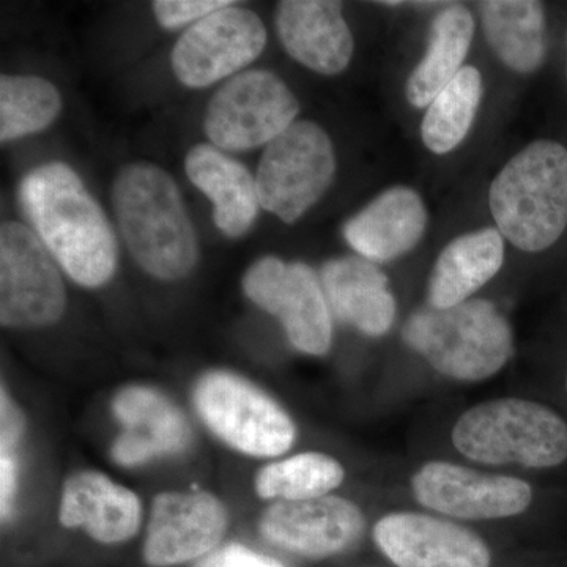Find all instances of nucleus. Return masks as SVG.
Returning a JSON list of instances; mask_svg holds the SVG:
<instances>
[{
  "mask_svg": "<svg viewBox=\"0 0 567 567\" xmlns=\"http://www.w3.org/2000/svg\"><path fill=\"white\" fill-rule=\"evenodd\" d=\"M18 200L33 233L74 282L106 284L117 267V244L110 223L66 164L52 162L20 183Z\"/></svg>",
  "mask_w": 567,
  "mask_h": 567,
  "instance_id": "nucleus-1",
  "label": "nucleus"
},
{
  "mask_svg": "<svg viewBox=\"0 0 567 567\" xmlns=\"http://www.w3.org/2000/svg\"><path fill=\"white\" fill-rule=\"evenodd\" d=\"M122 237L142 270L175 281L196 267L197 237L181 192L166 171L151 163L123 167L112 188Z\"/></svg>",
  "mask_w": 567,
  "mask_h": 567,
  "instance_id": "nucleus-2",
  "label": "nucleus"
},
{
  "mask_svg": "<svg viewBox=\"0 0 567 567\" xmlns=\"http://www.w3.org/2000/svg\"><path fill=\"white\" fill-rule=\"evenodd\" d=\"M488 205L503 237L516 248L539 252L567 227V148L536 141L507 162L492 182Z\"/></svg>",
  "mask_w": 567,
  "mask_h": 567,
  "instance_id": "nucleus-3",
  "label": "nucleus"
},
{
  "mask_svg": "<svg viewBox=\"0 0 567 567\" xmlns=\"http://www.w3.org/2000/svg\"><path fill=\"white\" fill-rule=\"evenodd\" d=\"M402 339L440 374L481 382L505 368L514 353L513 330L487 300H466L453 308L427 305L406 319Z\"/></svg>",
  "mask_w": 567,
  "mask_h": 567,
  "instance_id": "nucleus-4",
  "label": "nucleus"
},
{
  "mask_svg": "<svg viewBox=\"0 0 567 567\" xmlns=\"http://www.w3.org/2000/svg\"><path fill=\"white\" fill-rule=\"evenodd\" d=\"M453 443L481 464L555 468L567 461V423L537 402L496 399L458 417Z\"/></svg>",
  "mask_w": 567,
  "mask_h": 567,
  "instance_id": "nucleus-5",
  "label": "nucleus"
},
{
  "mask_svg": "<svg viewBox=\"0 0 567 567\" xmlns=\"http://www.w3.org/2000/svg\"><path fill=\"white\" fill-rule=\"evenodd\" d=\"M194 405L213 434L248 456H281L297 436L286 410L233 372L212 371L200 377L194 388Z\"/></svg>",
  "mask_w": 567,
  "mask_h": 567,
  "instance_id": "nucleus-6",
  "label": "nucleus"
},
{
  "mask_svg": "<svg viewBox=\"0 0 567 567\" xmlns=\"http://www.w3.org/2000/svg\"><path fill=\"white\" fill-rule=\"evenodd\" d=\"M334 174L328 134L315 122H295L265 147L256 177L260 207L295 223L330 188Z\"/></svg>",
  "mask_w": 567,
  "mask_h": 567,
  "instance_id": "nucleus-7",
  "label": "nucleus"
},
{
  "mask_svg": "<svg viewBox=\"0 0 567 567\" xmlns=\"http://www.w3.org/2000/svg\"><path fill=\"white\" fill-rule=\"evenodd\" d=\"M300 103L286 82L265 70L245 71L210 100L205 133L219 151L244 152L268 145L293 125Z\"/></svg>",
  "mask_w": 567,
  "mask_h": 567,
  "instance_id": "nucleus-8",
  "label": "nucleus"
},
{
  "mask_svg": "<svg viewBox=\"0 0 567 567\" xmlns=\"http://www.w3.org/2000/svg\"><path fill=\"white\" fill-rule=\"evenodd\" d=\"M66 306L65 286L54 257L21 223L0 229V322L9 328H43L58 322Z\"/></svg>",
  "mask_w": 567,
  "mask_h": 567,
  "instance_id": "nucleus-9",
  "label": "nucleus"
},
{
  "mask_svg": "<svg viewBox=\"0 0 567 567\" xmlns=\"http://www.w3.org/2000/svg\"><path fill=\"white\" fill-rule=\"evenodd\" d=\"M244 290L254 305L278 317L298 352L322 357L331 349L330 306L311 267L264 257L246 271Z\"/></svg>",
  "mask_w": 567,
  "mask_h": 567,
  "instance_id": "nucleus-10",
  "label": "nucleus"
},
{
  "mask_svg": "<svg viewBox=\"0 0 567 567\" xmlns=\"http://www.w3.org/2000/svg\"><path fill=\"white\" fill-rule=\"evenodd\" d=\"M265 43L262 20L234 3L194 22L175 44L171 62L182 84L203 89L256 61Z\"/></svg>",
  "mask_w": 567,
  "mask_h": 567,
  "instance_id": "nucleus-11",
  "label": "nucleus"
},
{
  "mask_svg": "<svg viewBox=\"0 0 567 567\" xmlns=\"http://www.w3.org/2000/svg\"><path fill=\"white\" fill-rule=\"evenodd\" d=\"M413 494L427 509L465 520H491L525 513L533 502L528 483L487 475L450 462H429L412 480Z\"/></svg>",
  "mask_w": 567,
  "mask_h": 567,
  "instance_id": "nucleus-12",
  "label": "nucleus"
},
{
  "mask_svg": "<svg viewBox=\"0 0 567 567\" xmlns=\"http://www.w3.org/2000/svg\"><path fill=\"white\" fill-rule=\"evenodd\" d=\"M227 529V511L208 492H164L153 499L144 543L151 567L196 561L216 550Z\"/></svg>",
  "mask_w": 567,
  "mask_h": 567,
  "instance_id": "nucleus-13",
  "label": "nucleus"
},
{
  "mask_svg": "<svg viewBox=\"0 0 567 567\" xmlns=\"http://www.w3.org/2000/svg\"><path fill=\"white\" fill-rule=\"evenodd\" d=\"M360 507L341 496L276 502L260 517V535L274 546L322 559L353 546L364 532Z\"/></svg>",
  "mask_w": 567,
  "mask_h": 567,
  "instance_id": "nucleus-14",
  "label": "nucleus"
},
{
  "mask_svg": "<svg viewBox=\"0 0 567 567\" xmlns=\"http://www.w3.org/2000/svg\"><path fill=\"white\" fill-rule=\"evenodd\" d=\"M377 547L398 567H491V548L472 529L415 513L380 518Z\"/></svg>",
  "mask_w": 567,
  "mask_h": 567,
  "instance_id": "nucleus-15",
  "label": "nucleus"
},
{
  "mask_svg": "<svg viewBox=\"0 0 567 567\" xmlns=\"http://www.w3.org/2000/svg\"><path fill=\"white\" fill-rule=\"evenodd\" d=\"M123 432L112 446V458L122 466H140L181 454L192 445L188 417L151 386L123 388L112 401Z\"/></svg>",
  "mask_w": 567,
  "mask_h": 567,
  "instance_id": "nucleus-16",
  "label": "nucleus"
},
{
  "mask_svg": "<svg viewBox=\"0 0 567 567\" xmlns=\"http://www.w3.org/2000/svg\"><path fill=\"white\" fill-rule=\"evenodd\" d=\"M276 28L290 55L316 73H342L353 55V37L333 0H286L278 6Z\"/></svg>",
  "mask_w": 567,
  "mask_h": 567,
  "instance_id": "nucleus-17",
  "label": "nucleus"
},
{
  "mask_svg": "<svg viewBox=\"0 0 567 567\" xmlns=\"http://www.w3.org/2000/svg\"><path fill=\"white\" fill-rule=\"evenodd\" d=\"M140 498L130 488L100 472H81L66 480L59 520L65 528H82L92 539L118 544L141 527Z\"/></svg>",
  "mask_w": 567,
  "mask_h": 567,
  "instance_id": "nucleus-18",
  "label": "nucleus"
},
{
  "mask_svg": "<svg viewBox=\"0 0 567 567\" xmlns=\"http://www.w3.org/2000/svg\"><path fill=\"white\" fill-rule=\"evenodd\" d=\"M425 226L427 212L420 194L394 186L346 223L344 238L365 260L390 262L420 244Z\"/></svg>",
  "mask_w": 567,
  "mask_h": 567,
  "instance_id": "nucleus-19",
  "label": "nucleus"
},
{
  "mask_svg": "<svg viewBox=\"0 0 567 567\" xmlns=\"http://www.w3.org/2000/svg\"><path fill=\"white\" fill-rule=\"evenodd\" d=\"M320 282L330 311L371 338L386 334L395 319V300L386 275L371 260L341 257L323 265Z\"/></svg>",
  "mask_w": 567,
  "mask_h": 567,
  "instance_id": "nucleus-20",
  "label": "nucleus"
},
{
  "mask_svg": "<svg viewBox=\"0 0 567 567\" xmlns=\"http://www.w3.org/2000/svg\"><path fill=\"white\" fill-rule=\"evenodd\" d=\"M189 181L213 203L216 227L230 238L248 233L259 213L257 183L244 164L213 145H196L185 159Z\"/></svg>",
  "mask_w": 567,
  "mask_h": 567,
  "instance_id": "nucleus-21",
  "label": "nucleus"
},
{
  "mask_svg": "<svg viewBox=\"0 0 567 567\" xmlns=\"http://www.w3.org/2000/svg\"><path fill=\"white\" fill-rule=\"evenodd\" d=\"M505 241L498 229L461 235L443 249L429 279L427 301L446 309L464 303L503 267Z\"/></svg>",
  "mask_w": 567,
  "mask_h": 567,
  "instance_id": "nucleus-22",
  "label": "nucleus"
},
{
  "mask_svg": "<svg viewBox=\"0 0 567 567\" xmlns=\"http://www.w3.org/2000/svg\"><path fill=\"white\" fill-rule=\"evenodd\" d=\"M481 20L488 47L507 69L533 73L546 59V14L533 0L480 2Z\"/></svg>",
  "mask_w": 567,
  "mask_h": 567,
  "instance_id": "nucleus-23",
  "label": "nucleus"
},
{
  "mask_svg": "<svg viewBox=\"0 0 567 567\" xmlns=\"http://www.w3.org/2000/svg\"><path fill=\"white\" fill-rule=\"evenodd\" d=\"M473 35L475 20L466 7L451 3L436 14L423 61L406 82V100L412 106L427 107L464 69L462 63L468 54Z\"/></svg>",
  "mask_w": 567,
  "mask_h": 567,
  "instance_id": "nucleus-24",
  "label": "nucleus"
},
{
  "mask_svg": "<svg viewBox=\"0 0 567 567\" xmlns=\"http://www.w3.org/2000/svg\"><path fill=\"white\" fill-rule=\"evenodd\" d=\"M483 99V76L475 66H464L429 104L421 123L425 147L436 155L454 151L465 140Z\"/></svg>",
  "mask_w": 567,
  "mask_h": 567,
  "instance_id": "nucleus-25",
  "label": "nucleus"
},
{
  "mask_svg": "<svg viewBox=\"0 0 567 567\" xmlns=\"http://www.w3.org/2000/svg\"><path fill=\"white\" fill-rule=\"evenodd\" d=\"M344 476V468L336 458L322 453H301L260 468L256 492L264 499L300 502L334 491Z\"/></svg>",
  "mask_w": 567,
  "mask_h": 567,
  "instance_id": "nucleus-26",
  "label": "nucleus"
},
{
  "mask_svg": "<svg viewBox=\"0 0 567 567\" xmlns=\"http://www.w3.org/2000/svg\"><path fill=\"white\" fill-rule=\"evenodd\" d=\"M61 95L37 76L0 78V140L9 142L50 126L61 112Z\"/></svg>",
  "mask_w": 567,
  "mask_h": 567,
  "instance_id": "nucleus-27",
  "label": "nucleus"
},
{
  "mask_svg": "<svg viewBox=\"0 0 567 567\" xmlns=\"http://www.w3.org/2000/svg\"><path fill=\"white\" fill-rule=\"evenodd\" d=\"M229 6H234L230 0H158L153 2V11L164 29H175L204 20Z\"/></svg>",
  "mask_w": 567,
  "mask_h": 567,
  "instance_id": "nucleus-28",
  "label": "nucleus"
},
{
  "mask_svg": "<svg viewBox=\"0 0 567 567\" xmlns=\"http://www.w3.org/2000/svg\"><path fill=\"white\" fill-rule=\"evenodd\" d=\"M193 567H284L267 555L257 554L240 544L216 548L207 557L200 558Z\"/></svg>",
  "mask_w": 567,
  "mask_h": 567,
  "instance_id": "nucleus-29",
  "label": "nucleus"
},
{
  "mask_svg": "<svg viewBox=\"0 0 567 567\" xmlns=\"http://www.w3.org/2000/svg\"><path fill=\"white\" fill-rule=\"evenodd\" d=\"M2 425H0V447L7 453H13L14 447L20 443L22 431H24V417L17 404L11 401L6 388H2Z\"/></svg>",
  "mask_w": 567,
  "mask_h": 567,
  "instance_id": "nucleus-30",
  "label": "nucleus"
},
{
  "mask_svg": "<svg viewBox=\"0 0 567 567\" xmlns=\"http://www.w3.org/2000/svg\"><path fill=\"white\" fill-rule=\"evenodd\" d=\"M18 484V464L13 453L0 451V505L2 517L10 516L11 503L14 499Z\"/></svg>",
  "mask_w": 567,
  "mask_h": 567,
  "instance_id": "nucleus-31",
  "label": "nucleus"
},
{
  "mask_svg": "<svg viewBox=\"0 0 567 567\" xmlns=\"http://www.w3.org/2000/svg\"><path fill=\"white\" fill-rule=\"evenodd\" d=\"M566 390H567V377H566Z\"/></svg>",
  "mask_w": 567,
  "mask_h": 567,
  "instance_id": "nucleus-32",
  "label": "nucleus"
}]
</instances>
